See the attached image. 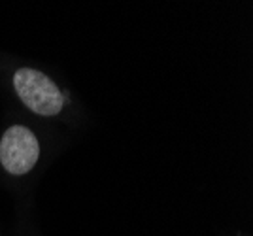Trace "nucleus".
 Listing matches in <instances>:
<instances>
[{
    "mask_svg": "<svg viewBox=\"0 0 253 236\" xmlns=\"http://www.w3.org/2000/svg\"><path fill=\"white\" fill-rule=\"evenodd\" d=\"M13 87L23 100V104L31 108L38 116L51 118L63 110L61 89L38 70H32V68L17 70L13 76Z\"/></svg>",
    "mask_w": 253,
    "mask_h": 236,
    "instance_id": "f257e3e1",
    "label": "nucleus"
},
{
    "mask_svg": "<svg viewBox=\"0 0 253 236\" xmlns=\"http://www.w3.org/2000/svg\"><path fill=\"white\" fill-rule=\"evenodd\" d=\"M40 157V144L34 132L15 125L4 132L0 140V162L13 176H23L34 168Z\"/></svg>",
    "mask_w": 253,
    "mask_h": 236,
    "instance_id": "f03ea898",
    "label": "nucleus"
}]
</instances>
